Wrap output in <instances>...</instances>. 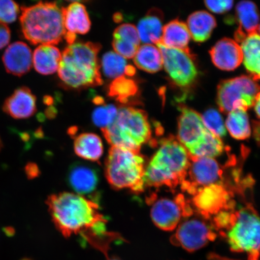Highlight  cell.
<instances>
[{
  "mask_svg": "<svg viewBox=\"0 0 260 260\" xmlns=\"http://www.w3.org/2000/svg\"><path fill=\"white\" fill-rule=\"evenodd\" d=\"M47 204L55 226L62 235L82 236L106 226L107 220L95 201L73 193L54 194Z\"/></svg>",
  "mask_w": 260,
  "mask_h": 260,
  "instance_id": "obj_1",
  "label": "cell"
},
{
  "mask_svg": "<svg viewBox=\"0 0 260 260\" xmlns=\"http://www.w3.org/2000/svg\"><path fill=\"white\" fill-rule=\"evenodd\" d=\"M101 48L100 44L90 42L68 45L61 54L58 70L61 81L76 89L102 85L103 81L98 60Z\"/></svg>",
  "mask_w": 260,
  "mask_h": 260,
  "instance_id": "obj_2",
  "label": "cell"
},
{
  "mask_svg": "<svg viewBox=\"0 0 260 260\" xmlns=\"http://www.w3.org/2000/svg\"><path fill=\"white\" fill-rule=\"evenodd\" d=\"M189 164L190 155L178 140H161L158 150L146 166L145 187H176L184 180Z\"/></svg>",
  "mask_w": 260,
  "mask_h": 260,
  "instance_id": "obj_3",
  "label": "cell"
},
{
  "mask_svg": "<svg viewBox=\"0 0 260 260\" xmlns=\"http://www.w3.org/2000/svg\"><path fill=\"white\" fill-rule=\"evenodd\" d=\"M21 27L24 38L32 45H56L65 30L62 9L56 3L40 2L21 8Z\"/></svg>",
  "mask_w": 260,
  "mask_h": 260,
  "instance_id": "obj_4",
  "label": "cell"
},
{
  "mask_svg": "<svg viewBox=\"0 0 260 260\" xmlns=\"http://www.w3.org/2000/svg\"><path fill=\"white\" fill-rule=\"evenodd\" d=\"M102 130L112 146L135 151H140L152 138L147 113L133 106L120 107L114 121Z\"/></svg>",
  "mask_w": 260,
  "mask_h": 260,
  "instance_id": "obj_5",
  "label": "cell"
},
{
  "mask_svg": "<svg viewBox=\"0 0 260 260\" xmlns=\"http://www.w3.org/2000/svg\"><path fill=\"white\" fill-rule=\"evenodd\" d=\"M107 181L116 190L128 189L135 193L144 191L146 159L140 151L112 146L106 161Z\"/></svg>",
  "mask_w": 260,
  "mask_h": 260,
  "instance_id": "obj_6",
  "label": "cell"
},
{
  "mask_svg": "<svg viewBox=\"0 0 260 260\" xmlns=\"http://www.w3.org/2000/svg\"><path fill=\"white\" fill-rule=\"evenodd\" d=\"M226 239L232 251L246 252L248 260H259L260 217L252 203L235 210V222Z\"/></svg>",
  "mask_w": 260,
  "mask_h": 260,
  "instance_id": "obj_7",
  "label": "cell"
},
{
  "mask_svg": "<svg viewBox=\"0 0 260 260\" xmlns=\"http://www.w3.org/2000/svg\"><path fill=\"white\" fill-rule=\"evenodd\" d=\"M260 87L251 77L242 76L221 81L217 87V103L221 112L247 110L254 105Z\"/></svg>",
  "mask_w": 260,
  "mask_h": 260,
  "instance_id": "obj_8",
  "label": "cell"
},
{
  "mask_svg": "<svg viewBox=\"0 0 260 260\" xmlns=\"http://www.w3.org/2000/svg\"><path fill=\"white\" fill-rule=\"evenodd\" d=\"M162 57V66L173 82L178 87H187L198 77V70L189 50L171 48L158 43Z\"/></svg>",
  "mask_w": 260,
  "mask_h": 260,
  "instance_id": "obj_9",
  "label": "cell"
},
{
  "mask_svg": "<svg viewBox=\"0 0 260 260\" xmlns=\"http://www.w3.org/2000/svg\"><path fill=\"white\" fill-rule=\"evenodd\" d=\"M223 170L214 158H198L190 155V164L181 187L194 195L201 188L223 184Z\"/></svg>",
  "mask_w": 260,
  "mask_h": 260,
  "instance_id": "obj_10",
  "label": "cell"
},
{
  "mask_svg": "<svg viewBox=\"0 0 260 260\" xmlns=\"http://www.w3.org/2000/svg\"><path fill=\"white\" fill-rule=\"evenodd\" d=\"M148 202L152 204L151 216L155 226L167 232L176 229L182 217L189 216L193 213L189 205L181 194L174 200L167 198L156 200L152 197Z\"/></svg>",
  "mask_w": 260,
  "mask_h": 260,
  "instance_id": "obj_11",
  "label": "cell"
},
{
  "mask_svg": "<svg viewBox=\"0 0 260 260\" xmlns=\"http://www.w3.org/2000/svg\"><path fill=\"white\" fill-rule=\"evenodd\" d=\"M212 227L203 220L191 219L185 221L177 228L171 238L175 246H181L188 252L198 251L216 239Z\"/></svg>",
  "mask_w": 260,
  "mask_h": 260,
  "instance_id": "obj_12",
  "label": "cell"
},
{
  "mask_svg": "<svg viewBox=\"0 0 260 260\" xmlns=\"http://www.w3.org/2000/svg\"><path fill=\"white\" fill-rule=\"evenodd\" d=\"M193 204L201 215L209 219L232 207V192L225 184H215L200 188L193 195Z\"/></svg>",
  "mask_w": 260,
  "mask_h": 260,
  "instance_id": "obj_13",
  "label": "cell"
},
{
  "mask_svg": "<svg viewBox=\"0 0 260 260\" xmlns=\"http://www.w3.org/2000/svg\"><path fill=\"white\" fill-rule=\"evenodd\" d=\"M207 132L199 113L188 107H181L178 119V141L187 151L199 144Z\"/></svg>",
  "mask_w": 260,
  "mask_h": 260,
  "instance_id": "obj_14",
  "label": "cell"
},
{
  "mask_svg": "<svg viewBox=\"0 0 260 260\" xmlns=\"http://www.w3.org/2000/svg\"><path fill=\"white\" fill-rule=\"evenodd\" d=\"M213 63L223 71H233L242 63L243 54L239 43L232 39L223 38L211 49Z\"/></svg>",
  "mask_w": 260,
  "mask_h": 260,
  "instance_id": "obj_15",
  "label": "cell"
},
{
  "mask_svg": "<svg viewBox=\"0 0 260 260\" xmlns=\"http://www.w3.org/2000/svg\"><path fill=\"white\" fill-rule=\"evenodd\" d=\"M6 71L14 76L21 77L30 71L32 56L30 47L23 42H16L9 45L3 56Z\"/></svg>",
  "mask_w": 260,
  "mask_h": 260,
  "instance_id": "obj_16",
  "label": "cell"
},
{
  "mask_svg": "<svg viewBox=\"0 0 260 260\" xmlns=\"http://www.w3.org/2000/svg\"><path fill=\"white\" fill-rule=\"evenodd\" d=\"M3 108L14 119H27L37 112V99L28 87H19L6 99Z\"/></svg>",
  "mask_w": 260,
  "mask_h": 260,
  "instance_id": "obj_17",
  "label": "cell"
},
{
  "mask_svg": "<svg viewBox=\"0 0 260 260\" xmlns=\"http://www.w3.org/2000/svg\"><path fill=\"white\" fill-rule=\"evenodd\" d=\"M139 36L136 26L130 24L120 25L113 32L112 46L123 58H134L140 47Z\"/></svg>",
  "mask_w": 260,
  "mask_h": 260,
  "instance_id": "obj_18",
  "label": "cell"
},
{
  "mask_svg": "<svg viewBox=\"0 0 260 260\" xmlns=\"http://www.w3.org/2000/svg\"><path fill=\"white\" fill-rule=\"evenodd\" d=\"M236 10L239 27L236 32L235 41L240 43L247 36L257 31L259 14L255 3L249 1L239 2Z\"/></svg>",
  "mask_w": 260,
  "mask_h": 260,
  "instance_id": "obj_19",
  "label": "cell"
},
{
  "mask_svg": "<svg viewBox=\"0 0 260 260\" xmlns=\"http://www.w3.org/2000/svg\"><path fill=\"white\" fill-rule=\"evenodd\" d=\"M164 15L160 10H149L137 26L140 40L144 44H156L161 41L164 30Z\"/></svg>",
  "mask_w": 260,
  "mask_h": 260,
  "instance_id": "obj_20",
  "label": "cell"
},
{
  "mask_svg": "<svg viewBox=\"0 0 260 260\" xmlns=\"http://www.w3.org/2000/svg\"><path fill=\"white\" fill-rule=\"evenodd\" d=\"M61 9L67 34L84 35L89 31L91 22L86 8L82 3L73 2Z\"/></svg>",
  "mask_w": 260,
  "mask_h": 260,
  "instance_id": "obj_21",
  "label": "cell"
},
{
  "mask_svg": "<svg viewBox=\"0 0 260 260\" xmlns=\"http://www.w3.org/2000/svg\"><path fill=\"white\" fill-rule=\"evenodd\" d=\"M68 183L77 194L84 195L93 192L99 183L95 170L83 164H75L68 174Z\"/></svg>",
  "mask_w": 260,
  "mask_h": 260,
  "instance_id": "obj_22",
  "label": "cell"
},
{
  "mask_svg": "<svg viewBox=\"0 0 260 260\" xmlns=\"http://www.w3.org/2000/svg\"><path fill=\"white\" fill-rule=\"evenodd\" d=\"M243 54L242 62L252 79L260 80V36L253 32L240 42Z\"/></svg>",
  "mask_w": 260,
  "mask_h": 260,
  "instance_id": "obj_23",
  "label": "cell"
},
{
  "mask_svg": "<svg viewBox=\"0 0 260 260\" xmlns=\"http://www.w3.org/2000/svg\"><path fill=\"white\" fill-rule=\"evenodd\" d=\"M61 58L58 49L53 45H40L34 51L32 63L36 71L43 75L58 71Z\"/></svg>",
  "mask_w": 260,
  "mask_h": 260,
  "instance_id": "obj_24",
  "label": "cell"
},
{
  "mask_svg": "<svg viewBox=\"0 0 260 260\" xmlns=\"http://www.w3.org/2000/svg\"><path fill=\"white\" fill-rule=\"evenodd\" d=\"M186 25L191 38L197 42H203L209 40L217 24L216 19L210 13L200 11L188 16Z\"/></svg>",
  "mask_w": 260,
  "mask_h": 260,
  "instance_id": "obj_25",
  "label": "cell"
},
{
  "mask_svg": "<svg viewBox=\"0 0 260 260\" xmlns=\"http://www.w3.org/2000/svg\"><path fill=\"white\" fill-rule=\"evenodd\" d=\"M190 38L186 24L176 19L164 26L161 40L159 43L168 48L186 50Z\"/></svg>",
  "mask_w": 260,
  "mask_h": 260,
  "instance_id": "obj_26",
  "label": "cell"
},
{
  "mask_svg": "<svg viewBox=\"0 0 260 260\" xmlns=\"http://www.w3.org/2000/svg\"><path fill=\"white\" fill-rule=\"evenodd\" d=\"M74 151L80 157L91 161H97L103 154L102 139L93 133H82L75 139Z\"/></svg>",
  "mask_w": 260,
  "mask_h": 260,
  "instance_id": "obj_27",
  "label": "cell"
},
{
  "mask_svg": "<svg viewBox=\"0 0 260 260\" xmlns=\"http://www.w3.org/2000/svg\"><path fill=\"white\" fill-rule=\"evenodd\" d=\"M134 62L139 69L149 73H155L162 68V57L160 49L152 44H144L138 48Z\"/></svg>",
  "mask_w": 260,
  "mask_h": 260,
  "instance_id": "obj_28",
  "label": "cell"
},
{
  "mask_svg": "<svg viewBox=\"0 0 260 260\" xmlns=\"http://www.w3.org/2000/svg\"><path fill=\"white\" fill-rule=\"evenodd\" d=\"M225 124L226 129L233 138L245 140L251 136V125L245 110H237L229 113Z\"/></svg>",
  "mask_w": 260,
  "mask_h": 260,
  "instance_id": "obj_29",
  "label": "cell"
},
{
  "mask_svg": "<svg viewBox=\"0 0 260 260\" xmlns=\"http://www.w3.org/2000/svg\"><path fill=\"white\" fill-rule=\"evenodd\" d=\"M223 150L220 138L207 130L202 141L187 151L191 157L214 158L222 154Z\"/></svg>",
  "mask_w": 260,
  "mask_h": 260,
  "instance_id": "obj_30",
  "label": "cell"
},
{
  "mask_svg": "<svg viewBox=\"0 0 260 260\" xmlns=\"http://www.w3.org/2000/svg\"><path fill=\"white\" fill-rule=\"evenodd\" d=\"M138 92L139 87L136 81L122 76L117 78L110 84L108 95L125 106Z\"/></svg>",
  "mask_w": 260,
  "mask_h": 260,
  "instance_id": "obj_31",
  "label": "cell"
},
{
  "mask_svg": "<svg viewBox=\"0 0 260 260\" xmlns=\"http://www.w3.org/2000/svg\"><path fill=\"white\" fill-rule=\"evenodd\" d=\"M127 65L125 58L114 51L107 52L104 55L102 60L104 74L114 80L123 76Z\"/></svg>",
  "mask_w": 260,
  "mask_h": 260,
  "instance_id": "obj_32",
  "label": "cell"
},
{
  "mask_svg": "<svg viewBox=\"0 0 260 260\" xmlns=\"http://www.w3.org/2000/svg\"><path fill=\"white\" fill-rule=\"evenodd\" d=\"M205 127L214 135L219 138L226 134L225 122L219 111L214 109L206 110L201 116Z\"/></svg>",
  "mask_w": 260,
  "mask_h": 260,
  "instance_id": "obj_33",
  "label": "cell"
},
{
  "mask_svg": "<svg viewBox=\"0 0 260 260\" xmlns=\"http://www.w3.org/2000/svg\"><path fill=\"white\" fill-rule=\"evenodd\" d=\"M118 109L113 105L100 106L92 113V121L96 126L102 128L109 126L115 119Z\"/></svg>",
  "mask_w": 260,
  "mask_h": 260,
  "instance_id": "obj_34",
  "label": "cell"
},
{
  "mask_svg": "<svg viewBox=\"0 0 260 260\" xmlns=\"http://www.w3.org/2000/svg\"><path fill=\"white\" fill-rule=\"evenodd\" d=\"M19 14L17 3L11 0H0V22L11 24L16 21Z\"/></svg>",
  "mask_w": 260,
  "mask_h": 260,
  "instance_id": "obj_35",
  "label": "cell"
},
{
  "mask_svg": "<svg viewBox=\"0 0 260 260\" xmlns=\"http://www.w3.org/2000/svg\"><path fill=\"white\" fill-rule=\"evenodd\" d=\"M206 7L215 14H223L232 9L233 1H206Z\"/></svg>",
  "mask_w": 260,
  "mask_h": 260,
  "instance_id": "obj_36",
  "label": "cell"
},
{
  "mask_svg": "<svg viewBox=\"0 0 260 260\" xmlns=\"http://www.w3.org/2000/svg\"><path fill=\"white\" fill-rule=\"evenodd\" d=\"M11 30L7 25L0 22V50L7 46L11 40Z\"/></svg>",
  "mask_w": 260,
  "mask_h": 260,
  "instance_id": "obj_37",
  "label": "cell"
},
{
  "mask_svg": "<svg viewBox=\"0 0 260 260\" xmlns=\"http://www.w3.org/2000/svg\"><path fill=\"white\" fill-rule=\"evenodd\" d=\"M253 107H254L256 116L260 119V91L255 98L254 105Z\"/></svg>",
  "mask_w": 260,
  "mask_h": 260,
  "instance_id": "obj_38",
  "label": "cell"
},
{
  "mask_svg": "<svg viewBox=\"0 0 260 260\" xmlns=\"http://www.w3.org/2000/svg\"><path fill=\"white\" fill-rule=\"evenodd\" d=\"M136 73V69L134 67H133L132 65L128 64L126 67V69L125 71V75L128 77H132L135 76Z\"/></svg>",
  "mask_w": 260,
  "mask_h": 260,
  "instance_id": "obj_39",
  "label": "cell"
},
{
  "mask_svg": "<svg viewBox=\"0 0 260 260\" xmlns=\"http://www.w3.org/2000/svg\"><path fill=\"white\" fill-rule=\"evenodd\" d=\"M256 139L260 144V122H256L254 125Z\"/></svg>",
  "mask_w": 260,
  "mask_h": 260,
  "instance_id": "obj_40",
  "label": "cell"
},
{
  "mask_svg": "<svg viewBox=\"0 0 260 260\" xmlns=\"http://www.w3.org/2000/svg\"><path fill=\"white\" fill-rule=\"evenodd\" d=\"M209 260H235L229 259L226 257H223V256L214 254V253H211V254L209 255Z\"/></svg>",
  "mask_w": 260,
  "mask_h": 260,
  "instance_id": "obj_41",
  "label": "cell"
},
{
  "mask_svg": "<svg viewBox=\"0 0 260 260\" xmlns=\"http://www.w3.org/2000/svg\"><path fill=\"white\" fill-rule=\"evenodd\" d=\"M121 14H116L115 15V18H114V19H115V21L117 22L121 21Z\"/></svg>",
  "mask_w": 260,
  "mask_h": 260,
  "instance_id": "obj_42",
  "label": "cell"
},
{
  "mask_svg": "<svg viewBox=\"0 0 260 260\" xmlns=\"http://www.w3.org/2000/svg\"><path fill=\"white\" fill-rule=\"evenodd\" d=\"M107 260H121V259L117 257V256H112L111 258L107 257Z\"/></svg>",
  "mask_w": 260,
  "mask_h": 260,
  "instance_id": "obj_43",
  "label": "cell"
},
{
  "mask_svg": "<svg viewBox=\"0 0 260 260\" xmlns=\"http://www.w3.org/2000/svg\"><path fill=\"white\" fill-rule=\"evenodd\" d=\"M256 32H257V34L260 36V23L259 24L257 31H256Z\"/></svg>",
  "mask_w": 260,
  "mask_h": 260,
  "instance_id": "obj_44",
  "label": "cell"
},
{
  "mask_svg": "<svg viewBox=\"0 0 260 260\" xmlns=\"http://www.w3.org/2000/svg\"><path fill=\"white\" fill-rule=\"evenodd\" d=\"M20 260H32V259H30V258H24L21 259Z\"/></svg>",
  "mask_w": 260,
  "mask_h": 260,
  "instance_id": "obj_45",
  "label": "cell"
},
{
  "mask_svg": "<svg viewBox=\"0 0 260 260\" xmlns=\"http://www.w3.org/2000/svg\"><path fill=\"white\" fill-rule=\"evenodd\" d=\"M1 146H2L1 141H0V149H1Z\"/></svg>",
  "mask_w": 260,
  "mask_h": 260,
  "instance_id": "obj_46",
  "label": "cell"
}]
</instances>
